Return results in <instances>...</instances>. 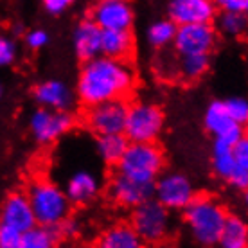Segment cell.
Instances as JSON below:
<instances>
[{"instance_id":"obj_1","label":"cell","mask_w":248,"mask_h":248,"mask_svg":"<svg viewBox=\"0 0 248 248\" xmlns=\"http://www.w3.org/2000/svg\"><path fill=\"white\" fill-rule=\"evenodd\" d=\"M135 87V72L128 62L97 56L83 63L76 81V99L87 108L108 101H124Z\"/></svg>"},{"instance_id":"obj_2","label":"cell","mask_w":248,"mask_h":248,"mask_svg":"<svg viewBox=\"0 0 248 248\" xmlns=\"http://www.w3.org/2000/svg\"><path fill=\"white\" fill-rule=\"evenodd\" d=\"M182 212L192 241L202 248H214L229 217L225 205L211 194H196Z\"/></svg>"},{"instance_id":"obj_3","label":"cell","mask_w":248,"mask_h":248,"mask_svg":"<svg viewBox=\"0 0 248 248\" xmlns=\"http://www.w3.org/2000/svg\"><path fill=\"white\" fill-rule=\"evenodd\" d=\"M29 200L32 216L38 227L44 229H56L70 216L72 205L65 196L63 187L49 178H36L32 180L25 191Z\"/></svg>"},{"instance_id":"obj_4","label":"cell","mask_w":248,"mask_h":248,"mask_svg":"<svg viewBox=\"0 0 248 248\" xmlns=\"http://www.w3.org/2000/svg\"><path fill=\"white\" fill-rule=\"evenodd\" d=\"M164 168L166 153L158 144H128L117 164V173L139 184L153 186Z\"/></svg>"},{"instance_id":"obj_5","label":"cell","mask_w":248,"mask_h":248,"mask_svg":"<svg viewBox=\"0 0 248 248\" xmlns=\"http://www.w3.org/2000/svg\"><path fill=\"white\" fill-rule=\"evenodd\" d=\"M166 128L164 110L151 101L128 105L123 135L130 144H156Z\"/></svg>"},{"instance_id":"obj_6","label":"cell","mask_w":248,"mask_h":248,"mask_svg":"<svg viewBox=\"0 0 248 248\" xmlns=\"http://www.w3.org/2000/svg\"><path fill=\"white\" fill-rule=\"evenodd\" d=\"M128 223L146 247H153L169 239L173 232V214L151 198L131 211Z\"/></svg>"},{"instance_id":"obj_7","label":"cell","mask_w":248,"mask_h":248,"mask_svg":"<svg viewBox=\"0 0 248 248\" xmlns=\"http://www.w3.org/2000/svg\"><path fill=\"white\" fill-rule=\"evenodd\" d=\"M196 196V189L192 180L186 173L168 171L162 173L153 184V200L168 209L171 214L176 211H184Z\"/></svg>"},{"instance_id":"obj_8","label":"cell","mask_w":248,"mask_h":248,"mask_svg":"<svg viewBox=\"0 0 248 248\" xmlns=\"http://www.w3.org/2000/svg\"><path fill=\"white\" fill-rule=\"evenodd\" d=\"M32 139L42 146H50L76 126V119L70 112H52L36 108L27 121Z\"/></svg>"},{"instance_id":"obj_9","label":"cell","mask_w":248,"mask_h":248,"mask_svg":"<svg viewBox=\"0 0 248 248\" xmlns=\"http://www.w3.org/2000/svg\"><path fill=\"white\" fill-rule=\"evenodd\" d=\"M217 44V32L212 24L182 25L176 27L173 47L180 58L184 56H211Z\"/></svg>"},{"instance_id":"obj_10","label":"cell","mask_w":248,"mask_h":248,"mask_svg":"<svg viewBox=\"0 0 248 248\" xmlns=\"http://www.w3.org/2000/svg\"><path fill=\"white\" fill-rule=\"evenodd\" d=\"M128 112L126 101H108L90 106L85 113V124L92 133L101 135H123L124 121Z\"/></svg>"},{"instance_id":"obj_11","label":"cell","mask_w":248,"mask_h":248,"mask_svg":"<svg viewBox=\"0 0 248 248\" xmlns=\"http://www.w3.org/2000/svg\"><path fill=\"white\" fill-rule=\"evenodd\" d=\"M88 18L101 31H131L135 24V9L124 0H101L92 6Z\"/></svg>"},{"instance_id":"obj_12","label":"cell","mask_w":248,"mask_h":248,"mask_svg":"<svg viewBox=\"0 0 248 248\" xmlns=\"http://www.w3.org/2000/svg\"><path fill=\"white\" fill-rule=\"evenodd\" d=\"M203 126L209 135L214 137V142H223L236 146L245 139V126L236 124L230 119L223 101H211L203 112Z\"/></svg>"},{"instance_id":"obj_13","label":"cell","mask_w":248,"mask_h":248,"mask_svg":"<svg viewBox=\"0 0 248 248\" xmlns=\"http://www.w3.org/2000/svg\"><path fill=\"white\" fill-rule=\"evenodd\" d=\"M32 99L38 108H45L52 112H70L76 103V93L68 83L50 78V79L40 81L32 88Z\"/></svg>"},{"instance_id":"obj_14","label":"cell","mask_w":248,"mask_h":248,"mask_svg":"<svg viewBox=\"0 0 248 248\" xmlns=\"http://www.w3.org/2000/svg\"><path fill=\"white\" fill-rule=\"evenodd\" d=\"M216 15V4L211 0H171L168 4V18L176 27L212 24Z\"/></svg>"},{"instance_id":"obj_15","label":"cell","mask_w":248,"mask_h":248,"mask_svg":"<svg viewBox=\"0 0 248 248\" xmlns=\"http://www.w3.org/2000/svg\"><path fill=\"white\" fill-rule=\"evenodd\" d=\"M106 192H108V198L115 205L133 211L140 203L153 198V186L139 184L131 178H126L123 174L115 173L108 182Z\"/></svg>"},{"instance_id":"obj_16","label":"cell","mask_w":248,"mask_h":248,"mask_svg":"<svg viewBox=\"0 0 248 248\" xmlns=\"http://www.w3.org/2000/svg\"><path fill=\"white\" fill-rule=\"evenodd\" d=\"M0 223L11 227L20 234L36 227L31 205H29L25 192L15 191L7 194L6 200L2 202V207H0Z\"/></svg>"},{"instance_id":"obj_17","label":"cell","mask_w":248,"mask_h":248,"mask_svg":"<svg viewBox=\"0 0 248 248\" xmlns=\"http://www.w3.org/2000/svg\"><path fill=\"white\" fill-rule=\"evenodd\" d=\"M65 196L70 205H88L99 196L101 180L99 176L90 169H78L67 178V184L63 187Z\"/></svg>"},{"instance_id":"obj_18","label":"cell","mask_w":248,"mask_h":248,"mask_svg":"<svg viewBox=\"0 0 248 248\" xmlns=\"http://www.w3.org/2000/svg\"><path fill=\"white\" fill-rule=\"evenodd\" d=\"M101 31L92 20L81 18L72 31V50L79 62L87 63L101 56Z\"/></svg>"},{"instance_id":"obj_19","label":"cell","mask_w":248,"mask_h":248,"mask_svg":"<svg viewBox=\"0 0 248 248\" xmlns=\"http://www.w3.org/2000/svg\"><path fill=\"white\" fill-rule=\"evenodd\" d=\"M93 248H146V245L128 221H117L101 232Z\"/></svg>"},{"instance_id":"obj_20","label":"cell","mask_w":248,"mask_h":248,"mask_svg":"<svg viewBox=\"0 0 248 248\" xmlns=\"http://www.w3.org/2000/svg\"><path fill=\"white\" fill-rule=\"evenodd\" d=\"M135 47V38L131 31H103L101 34V56L126 62Z\"/></svg>"},{"instance_id":"obj_21","label":"cell","mask_w":248,"mask_h":248,"mask_svg":"<svg viewBox=\"0 0 248 248\" xmlns=\"http://www.w3.org/2000/svg\"><path fill=\"white\" fill-rule=\"evenodd\" d=\"M214 248H248V225L241 216L229 214Z\"/></svg>"},{"instance_id":"obj_22","label":"cell","mask_w":248,"mask_h":248,"mask_svg":"<svg viewBox=\"0 0 248 248\" xmlns=\"http://www.w3.org/2000/svg\"><path fill=\"white\" fill-rule=\"evenodd\" d=\"M128 144L124 135H101L95 139V153L106 166H117Z\"/></svg>"},{"instance_id":"obj_23","label":"cell","mask_w":248,"mask_h":248,"mask_svg":"<svg viewBox=\"0 0 248 248\" xmlns=\"http://www.w3.org/2000/svg\"><path fill=\"white\" fill-rule=\"evenodd\" d=\"M234 153V166L232 173L227 184L237 189V191H247L248 187V139H241L236 146H232Z\"/></svg>"},{"instance_id":"obj_24","label":"cell","mask_w":248,"mask_h":248,"mask_svg":"<svg viewBox=\"0 0 248 248\" xmlns=\"http://www.w3.org/2000/svg\"><path fill=\"white\" fill-rule=\"evenodd\" d=\"M174 34H176V25L169 18H158L148 25L146 42L153 49H166L169 45H173Z\"/></svg>"},{"instance_id":"obj_25","label":"cell","mask_w":248,"mask_h":248,"mask_svg":"<svg viewBox=\"0 0 248 248\" xmlns=\"http://www.w3.org/2000/svg\"><path fill=\"white\" fill-rule=\"evenodd\" d=\"M216 32H221L227 38H241L247 32L248 20L247 15H237V13H225L219 11L212 22Z\"/></svg>"},{"instance_id":"obj_26","label":"cell","mask_w":248,"mask_h":248,"mask_svg":"<svg viewBox=\"0 0 248 248\" xmlns=\"http://www.w3.org/2000/svg\"><path fill=\"white\" fill-rule=\"evenodd\" d=\"M232 166H234V153H232V146L223 144V142L212 144V153H211L212 173L216 174L219 180L229 182L230 173H232Z\"/></svg>"},{"instance_id":"obj_27","label":"cell","mask_w":248,"mask_h":248,"mask_svg":"<svg viewBox=\"0 0 248 248\" xmlns=\"http://www.w3.org/2000/svg\"><path fill=\"white\" fill-rule=\"evenodd\" d=\"M58 239L54 229H44V227H32L20 237L18 248H58Z\"/></svg>"},{"instance_id":"obj_28","label":"cell","mask_w":248,"mask_h":248,"mask_svg":"<svg viewBox=\"0 0 248 248\" xmlns=\"http://www.w3.org/2000/svg\"><path fill=\"white\" fill-rule=\"evenodd\" d=\"M178 72L186 81L202 79L211 68V56H184L178 62Z\"/></svg>"},{"instance_id":"obj_29","label":"cell","mask_w":248,"mask_h":248,"mask_svg":"<svg viewBox=\"0 0 248 248\" xmlns=\"http://www.w3.org/2000/svg\"><path fill=\"white\" fill-rule=\"evenodd\" d=\"M225 108L229 112L230 119L239 126H245L248 123V101L243 95H234L225 99Z\"/></svg>"},{"instance_id":"obj_30","label":"cell","mask_w":248,"mask_h":248,"mask_svg":"<svg viewBox=\"0 0 248 248\" xmlns=\"http://www.w3.org/2000/svg\"><path fill=\"white\" fill-rule=\"evenodd\" d=\"M18 58V47L11 36L0 34V68L11 67Z\"/></svg>"},{"instance_id":"obj_31","label":"cell","mask_w":248,"mask_h":248,"mask_svg":"<svg viewBox=\"0 0 248 248\" xmlns=\"http://www.w3.org/2000/svg\"><path fill=\"white\" fill-rule=\"evenodd\" d=\"M24 40H25V45L31 50H42L49 45L50 34L45 31L44 27H34V29L25 32Z\"/></svg>"},{"instance_id":"obj_32","label":"cell","mask_w":248,"mask_h":248,"mask_svg":"<svg viewBox=\"0 0 248 248\" xmlns=\"http://www.w3.org/2000/svg\"><path fill=\"white\" fill-rule=\"evenodd\" d=\"M79 221L76 219V217L68 216L63 223H60L54 229V232H56L58 239L62 241V239H72V237H78V234H79Z\"/></svg>"},{"instance_id":"obj_33","label":"cell","mask_w":248,"mask_h":248,"mask_svg":"<svg viewBox=\"0 0 248 248\" xmlns=\"http://www.w3.org/2000/svg\"><path fill=\"white\" fill-rule=\"evenodd\" d=\"M22 234L7 225L0 223V248H18Z\"/></svg>"},{"instance_id":"obj_34","label":"cell","mask_w":248,"mask_h":248,"mask_svg":"<svg viewBox=\"0 0 248 248\" xmlns=\"http://www.w3.org/2000/svg\"><path fill=\"white\" fill-rule=\"evenodd\" d=\"M42 7L49 16H62L72 7V2L70 0H44Z\"/></svg>"},{"instance_id":"obj_35","label":"cell","mask_w":248,"mask_h":248,"mask_svg":"<svg viewBox=\"0 0 248 248\" xmlns=\"http://www.w3.org/2000/svg\"><path fill=\"white\" fill-rule=\"evenodd\" d=\"M214 4H216V9L225 13H237V15H247L248 13L247 0H219Z\"/></svg>"},{"instance_id":"obj_36","label":"cell","mask_w":248,"mask_h":248,"mask_svg":"<svg viewBox=\"0 0 248 248\" xmlns=\"http://www.w3.org/2000/svg\"><path fill=\"white\" fill-rule=\"evenodd\" d=\"M146 248H180L178 245H174L171 241H164V243H158V245H153V247H146Z\"/></svg>"},{"instance_id":"obj_37","label":"cell","mask_w":248,"mask_h":248,"mask_svg":"<svg viewBox=\"0 0 248 248\" xmlns=\"http://www.w3.org/2000/svg\"><path fill=\"white\" fill-rule=\"evenodd\" d=\"M0 99H2V87H0Z\"/></svg>"}]
</instances>
